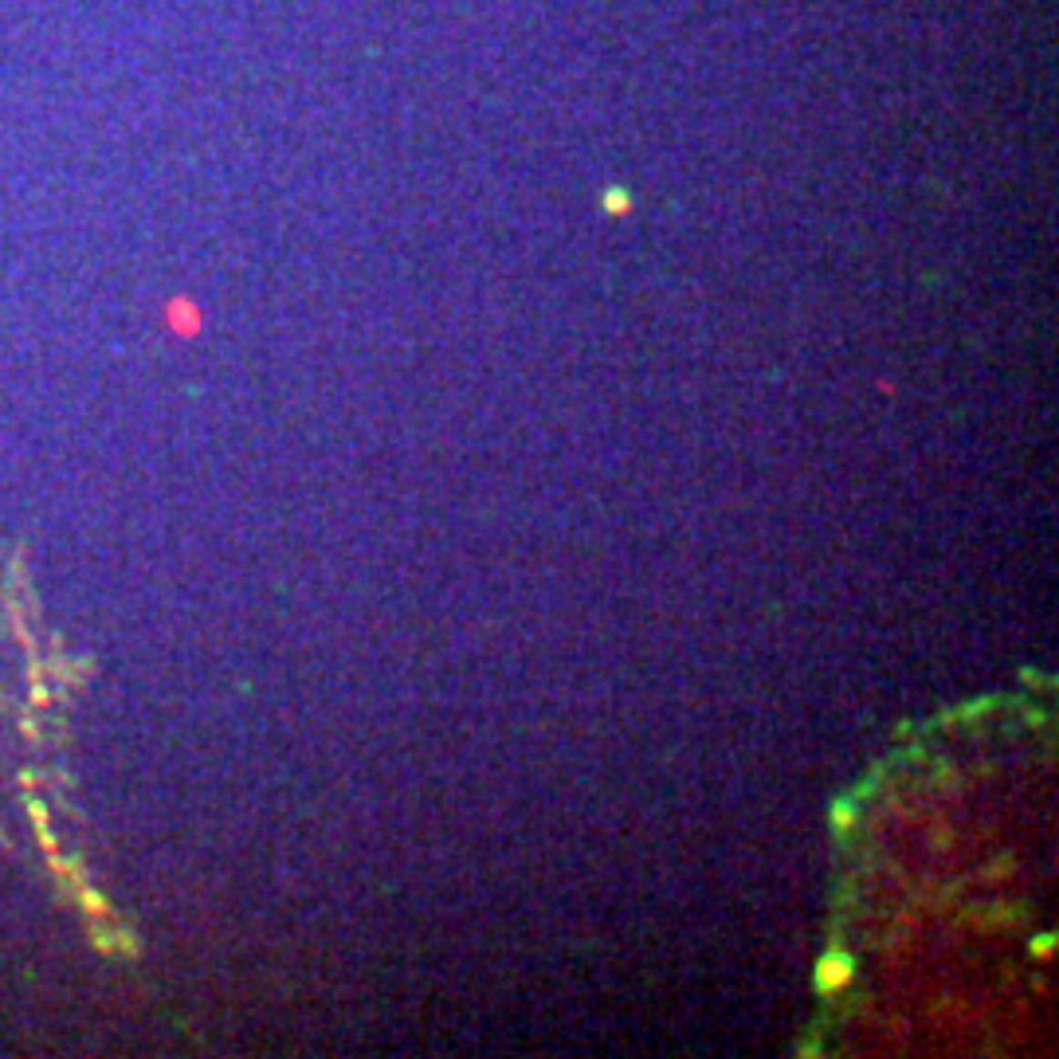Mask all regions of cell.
I'll use <instances>...</instances> for the list:
<instances>
[{
	"mask_svg": "<svg viewBox=\"0 0 1059 1059\" xmlns=\"http://www.w3.org/2000/svg\"><path fill=\"white\" fill-rule=\"evenodd\" d=\"M817 977H820V989H839L851 977V961L844 958V953H828V958L820 961Z\"/></svg>",
	"mask_w": 1059,
	"mask_h": 1059,
	"instance_id": "1",
	"label": "cell"
},
{
	"mask_svg": "<svg viewBox=\"0 0 1059 1059\" xmlns=\"http://www.w3.org/2000/svg\"><path fill=\"white\" fill-rule=\"evenodd\" d=\"M1048 946H1052V938H1048V941H1044V938H1040V941H1036V958H1048V953H1052Z\"/></svg>",
	"mask_w": 1059,
	"mask_h": 1059,
	"instance_id": "2",
	"label": "cell"
}]
</instances>
